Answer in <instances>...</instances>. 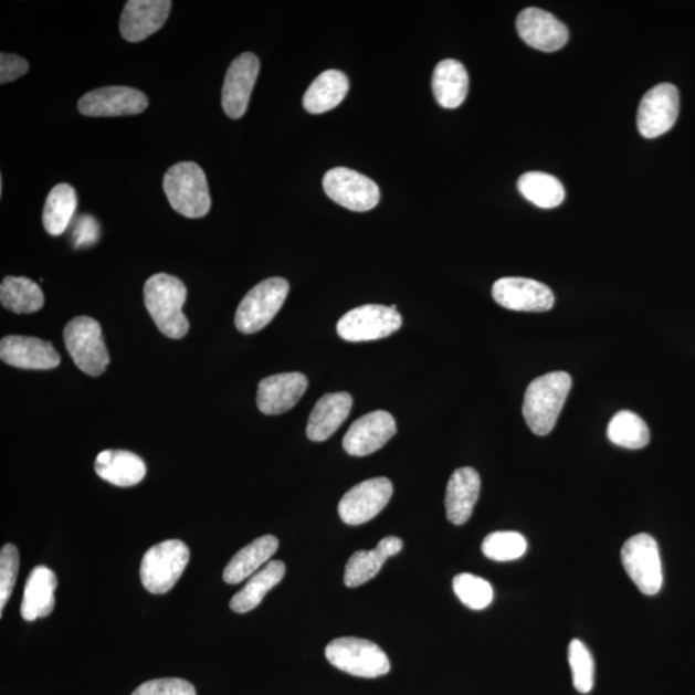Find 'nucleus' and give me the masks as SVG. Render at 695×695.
<instances>
[{
	"label": "nucleus",
	"mask_w": 695,
	"mask_h": 695,
	"mask_svg": "<svg viewBox=\"0 0 695 695\" xmlns=\"http://www.w3.org/2000/svg\"><path fill=\"white\" fill-rule=\"evenodd\" d=\"M621 559L624 571L644 596L659 593L663 585L660 549L654 538L639 534L624 543Z\"/></svg>",
	"instance_id": "nucleus-8"
},
{
	"label": "nucleus",
	"mask_w": 695,
	"mask_h": 695,
	"mask_svg": "<svg viewBox=\"0 0 695 695\" xmlns=\"http://www.w3.org/2000/svg\"><path fill=\"white\" fill-rule=\"evenodd\" d=\"M387 559L388 557L379 546L373 550L355 552L346 566L345 583L348 588H358L369 582L380 572Z\"/></svg>",
	"instance_id": "nucleus-34"
},
{
	"label": "nucleus",
	"mask_w": 695,
	"mask_h": 695,
	"mask_svg": "<svg viewBox=\"0 0 695 695\" xmlns=\"http://www.w3.org/2000/svg\"><path fill=\"white\" fill-rule=\"evenodd\" d=\"M572 387L571 375L559 371L543 375L528 386L523 403V417L536 435L549 434Z\"/></svg>",
	"instance_id": "nucleus-2"
},
{
	"label": "nucleus",
	"mask_w": 695,
	"mask_h": 695,
	"mask_svg": "<svg viewBox=\"0 0 695 695\" xmlns=\"http://www.w3.org/2000/svg\"><path fill=\"white\" fill-rule=\"evenodd\" d=\"M308 388L306 375L286 372L264 378L257 386L256 404L264 415L291 411Z\"/></svg>",
	"instance_id": "nucleus-18"
},
{
	"label": "nucleus",
	"mask_w": 695,
	"mask_h": 695,
	"mask_svg": "<svg viewBox=\"0 0 695 695\" xmlns=\"http://www.w3.org/2000/svg\"><path fill=\"white\" fill-rule=\"evenodd\" d=\"M324 190L334 202L351 212H369L380 200L378 185L348 168H334L327 171L324 177Z\"/></svg>",
	"instance_id": "nucleus-10"
},
{
	"label": "nucleus",
	"mask_w": 695,
	"mask_h": 695,
	"mask_svg": "<svg viewBox=\"0 0 695 695\" xmlns=\"http://www.w3.org/2000/svg\"><path fill=\"white\" fill-rule=\"evenodd\" d=\"M77 208L76 192L72 186L60 183L53 187L45 200L43 224L52 236H60L72 223Z\"/></svg>",
	"instance_id": "nucleus-30"
},
{
	"label": "nucleus",
	"mask_w": 695,
	"mask_h": 695,
	"mask_svg": "<svg viewBox=\"0 0 695 695\" xmlns=\"http://www.w3.org/2000/svg\"><path fill=\"white\" fill-rule=\"evenodd\" d=\"M0 358L23 370H52L61 364L52 343L21 335H10L0 341Z\"/></svg>",
	"instance_id": "nucleus-19"
},
{
	"label": "nucleus",
	"mask_w": 695,
	"mask_h": 695,
	"mask_svg": "<svg viewBox=\"0 0 695 695\" xmlns=\"http://www.w3.org/2000/svg\"><path fill=\"white\" fill-rule=\"evenodd\" d=\"M325 655L334 667L358 677L375 678L390 671L388 655L370 640L335 639L326 646Z\"/></svg>",
	"instance_id": "nucleus-4"
},
{
	"label": "nucleus",
	"mask_w": 695,
	"mask_h": 695,
	"mask_svg": "<svg viewBox=\"0 0 695 695\" xmlns=\"http://www.w3.org/2000/svg\"><path fill=\"white\" fill-rule=\"evenodd\" d=\"M148 106L145 93L129 87H105L84 95L77 108L84 116L114 117L144 113Z\"/></svg>",
	"instance_id": "nucleus-16"
},
{
	"label": "nucleus",
	"mask_w": 695,
	"mask_h": 695,
	"mask_svg": "<svg viewBox=\"0 0 695 695\" xmlns=\"http://www.w3.org/2000/svg\"><path fill=\"white\" fill-rule=\"evenodd\" d=\"M96 473L119 487H131L144 481L147 468L143 459L124 450H106L96 459Z\"/></svg>",
	"instance_id": "nucleus-24"
},
{
	"label": "nucleus",
	"mask_w": 695,
	"mask_h": 695,
	"mask_svg": "<svg viewBox=\"0 0 695 695\" xmlns=\"http://www.w3.org/2000/svg\"><path fill=\"white\" fill-rule=\"evenodd\" d=\"M379 548L382 552L386 554L388 558L397 556L398 552H401L403 549V541L401 538L389 536L382 538V540L378 544Z\"/></svg>",
	"instance_id": "nucleus-41"
},
{
	"label": "nucleus",
	"mask_w": 695,
	"mask_h": 695,
	"mask_svg": "<svg viewBox=\"0 0 695 695\" xmlns=\"http://www.w3.org/2000/svg\"><path fill=\"white\" fill-rule=\"evenodd\" d=\"M0 301L13 314L30 315L44 306V294L34 281L10 276L0 285Z\"/></svg>",
	"instance_id": "nucleus-29"
},
{
	"label": "nucleus",
	"mask_w": 695,
	"mask_h": 695,
	"mask_svg": "<svg viewBox=\"0 0 695 695\" xmlns=\"http://www.w3.org/2000/svg\"><path fill=\"white\" fill-rule=\"evenodd\" d=\"M432 87L442 107L462 106L468 91V75L462 62L451 59L440 62L433 73Z\"/></svg>",
	"instance_id": "nucleus-27"
},
{
	"label": "nucleus",
	"mask_w": 695,
	"mask_h": 695,
	"mask_svg": "<svg viewBox=\"0 0 695 695\" xmlns=\"http://www.w3.org/2000/svg\"><path fill=\"white\" fill-rule=\"evenodd\" d=\"M569 666H571L573 686L582 694L591 692L593 676H596V665L590 651L580 640H572L568 650Z\"/></svg>",
	"instance_id": "nucleus-36"
},
{
	"label": "nucleus",
	"mask_w": 695,
	"mask_h": 695,
	"mask_svg": "<svg viewBox=\"0 0 695 695\" xmlns=\"http://www.w3.org/2000/svg\"><path fill=\"white\" fill-rule=\"evenodd\" d=\"M278 540L275 536L265 535L241 549L223 572V580L230 585L240 583L260 571V568L275 556Z\"/></svg>",
	"instance_id": "nucleus-25"
},
{
	"label": "nucleus",
	"mask_w": 695,
	"mask_h": 695,
	"mask_svg": "<svg viewBox=\"0 0 695 695\" xmlns=\"http://www.w3.org/2000/svg\"><path fill=\"white\" fill-rule=\"evenodd\" d=\"M286 567L281 560H273L250 577L245 588L230 601V608L236 613H248L260 606L268 591L283 581Z\"/></svg>",
	"instance_id": "nucleus-28"
},
{
	"label": "nucleus",
	"mask_w": 695,
	"mask_h": 695,
	"mask_svg": "<svg viewBox=\"0 0 695 695\" xmlns=\"http://www.w3.org/2000/svg\"><path fill=\"white\" fill-rule=\"evenodd\" d=\"M678 107L681 98L675 85H655L639 106L636 123L640 135L647 139L665 135L677 120Z\"/></svg>",
	"instance_id": "nucleus-12"
},
{
	"label": "nucleus",
	"mask_w": 695,
	"mask_h": 695,
	"mask_svg": "<svg viewBox=\"0 0 695 695\" xmlns=\"http://www.w3.org/2000/svg\"><path fill=\"white\" fill-rule=\"evenodd\" d=\"M190 561V549L179 540H168L152 546L140 565V581L145 589L162 596L181 579Z\"/></svg>",
	"instance_id": "nucleus-5"
},
{
	"label": "nucleus",
	"mask_w": 695,
	"mask_h": 695,
	"mask_svg": "<svg viewBox=\"0 0 695 695\" xmlns=\"http://www.w3.org/2000/svg\"><path fill=\"white\" fill-rule=\"evenodd\" d=\"M260 69V60L253 53L241 54L232 61L222 89L223 110L231 119L245 115Z\"/></svg>",
	"instance_id": "nucleus-15"
},
{
	"label": "nucleus",
	"mask_w": 695,
	"mask_h": 695,
	"mask_svg": "<svg viewBox=\"0 0 695 695\" xmlns=\"http://www.w3.org/2000/svg\"><path fill=\"white\" fill-rule=\"evenodd\" d=\"M608 439L617 446L640 450L651 441L650 428L631 411H620L608 425Z\"/></svg>",
	"instance_id": "nucleus-32"
},
{
	"label": "nucleus",
	"mask_w": 695,
	"mask_h": 695,
	"mask_svg": "<svg viewBox=\"0 0 695 695\" xmlns=\"http://www.w3.org/2000/svg\"><path fill=\"white\" fill-rule=\"evenodd\" d=\"M396 433L397 424L392 413L373 411L350 425L343 440V447L350 456L364 457L385 447Z\"/></svg>",
	"instance_id": "nucleus-13"
},
{
	"label": "nucleus",
	"mask_w": 695,
	"mask_h": 695,
	"mask_svg": "<svg viewBox=\"0 0 695 695\" xmlns=\"http://www.w3.org/2000/svg\"><path fill=\"white\" fill-rule=\"evenodd\" d=\"M20 566L19 550L12 544L3 546L0 551V615L12 596Z\"/></svg>",
	"instance_id": "nucleus-37"
},
{
	"label": "nucleus",
	"mask_w": 695,
	"mask_h": 695,
	"mask_svg": "<svg viewBox=\"0 0 695 695\" xmlns=\"http://www.w3.org/2000/svg\"><path fill=\"white\" fill-rule=\"evenodd\" d=\"M519 192L538 208H557L565 201L566 190L559 179L541 171H529L518 181Z\"/></svg>",
	"instance_id": "nucleus-31"
},
{
	"label": "nucleus",
	"mask_w": 695,
	"mask_h": 695,
	"mask_svg": "<svg viewBox=\"0 0 695 695\" xmlns=\"http://www.w3.org/2000/svg\"><path fill=\"white\" fill-rule=\"evenodd\" d=\"M29 72L27 60L15 56V54H0V83H11Z\"/></svg>",
	"instance_id": "nucleus-40"
},
{
	"label": "nucleus",
	"mask_w": 695,
	"mask_h": 695,
	"mask_svg": "<svg viewBox=\"0 0 695 695\" xmlns=\"http://www.w3.org/2000/svg\"><path fill=\"white\" fill-rule=\"evenodd\" d=\"M481 494V476L473 467H460L447 484V519L455 526H463L471 519L474 506Z\"/></svg>",
	"instance_id": "nucleus-21"
},
{
	"label": "nucleus",
	"mask_w": 695,
	"mask_h": 695,
	"mask_svg": "<svg viewBox=\"0 0 695 695\" xmlns=\"http://www.w3.org/2000/svg\"><path fill=\"white\" fill-rule=\"evenodd\" d=\"M498 306L518 312H546L552 308L556 296L551 288L538 281L523 277H504L492 287Z\"/></svg>",
	"instance_id": "nucleus-14"
},
{
	"label": "nucleus",
	"mask_w": 695,
	"mask_h": 695,
	"mask_svg": "<svg viewBox=\"0 0 695 695\" xmlns=\"http://www.w3.org/2000/svg\"><path fill=\"white\" fill-rule=\"evenodd\" d=\"M519 36L533 49L543 52H556L568 42L569 33L564 22L556 15L540 10V8H526L517 19Z\"/></svg>",
	"instance_id": "nucleus-17"
},
{
	"label": "nucleus",
	"mask_w": 695,
	"mask_h": 695,
	"mask_svg": "<svg viewBox=\"0 0 695 695\" xmlns=\"http://www.w3.org/2000/svg\"><path fill=\"white\" fill-rule=\"evenodd\" d=\"M131 695H197V689L183 678L166 677L139 685Z\"/></svg>",
	"instance_id": "nucleus-38"
},
{
	"label": "nucleus",
	"mask_w": 695,
	"mask_h": 695,
	"mask_svg": "<svg viewBox=\"0 0 695 695\" xmlns=\"http://www.w3.org/2000/svg\"><path fill=\"white\" fill-rule=\"evenodd\" d=\"M452 586L459 600L473 611L486 609L494 600L492 585L482 577L471 573L457 575Z\"/></svg>",
	"instance_id": "nucleus-35"
},
{
	"label": "nucleus",
	"mask_w": 695,
	"mask_h": 695,
	"mask_svg": "<svg viewBox=\"0 0 695 695\" xmlns=\"http://www.w3.org/2000/svg\"><path fill=\"white\" fill-rule=\"evenodd\" d=\"M528 545L525 537L512 530L489 534L482 544V551L491 560L512 561L525 556Z\"/></svg>",
	"instance_id": "nucleus-33"
},
{
	"label": "nucleus",
	"mask_w": 695,
	"mask_h": 695,
	"mask_svg": "<svg viewBox=\"0 0 695 695\" xmlns=\"http://www.w3.org/2000/svg\"><path fill=\"white\" fill-rule=\"evenodd\" d=\"M74 248L83 249L95 245L99 239V224L91 215H82L76 220L74 233Z\"/></svg>",
	"instance_id": "nucleus-39"
},
{
	"label": "nucleus",
	"mask_w": 695,
	"mask_h": 695,
	"mask_svg": "<svg viewBox=\"0 0 695 695\" xmlns=\"http://www.w3.org/2000/svg\"><path fill=\"white\" fill-rule=\"evenodd\" d=\"M64 339L74 364L91 377H99L110 365L103 330L96 319L88 316L72 319L65 327Z\"/></svg>",
	"instance_id": "nucleus-7"
},
{
	"label": "nucleus",
	"mask_w": 695,
	"mask_h": 695,
	"mask_svg": "<svg viewBox=\"0 0 695 695\" xmlns=\"http://www.w3.org/2000/svg\"><path fill=\"white\" fill-rule=\"evenodd\" d=\"M148 314L158 329L170 339H182L190 330L189 319L183 315L187 288L181 280L158 273L147 280L144 288Z\"/></svg>",
	"instance_id": "nucleus-1"
},
{
	"label": "nucleus",
	"mask_w": 695,
	"mask_h": 695,
	"mask_svg": "<svg viewBox=\"0 0 695 695\" xmlns=\"http://www.w3.org/2000/svg\"><path fill=\"white\" fill-rule=\"evenodd\" d=\"M57 589V577L52 569L38 566L30 572L23 591L21 603L22 619L33 622L36 619L49 617L56 606L54 592Z\"/></svg>",
	"instance_id": "nucleus-23"
},
{
	"label": "nucleus",
	"mask_w": 695,
	"mask_h": 695,
	"mask_svg": "<svg viewBox=\"0 0 695 695\" xmlns=\"http://www.w3.org/2000/svg\"><path fill=\"white\" fill-rule=\"evenodd\" d=\"M351 406L354 398L347 392L329 393L319 398L308 420V439L314 442L329 440L347 420Z\"/></svg>",
	"instance_id": "nucleus-22"
},
{
	"label": "nucleus",
	"mask_w": 695,
	"mask_h": 695,
	"mask_svg": "<svg viewBox=\"0 0 695 695\" xmlns=\"http://www.w3.org/2000/svg\"><path fill=\"white\" fill-rule=\"evenodd\" d=\"M162 189L177 213L192 218L206 217L212 208L208 179L197 162L182 161L164 176Z\"/></svg>",
	"instance_id": "nucleus-3"
},
{
	"label": "nucleus",
	"mask_w": 695,
	"mask_h": 695,
	"mask_svg": "<svg viewBox=\"0 0 695 695\" xmlns=\"http://www.w3.org/2000/svg\"><path fill=\"white\" fill-rule=\"evenodd\" d=\"M392 495L393 484L385 476L359 483L340 499V518L349 526L364 525L385 509Z\"/></svg>",
	"instance_id": "nucleus-11"
},
{
	"label": "nucleus",
	"mask_w": 695,
	"mask_h": 695,
	"mask_svg": "<svg viewBox=\"0 0 695 695\" xmlns=\"http://www.w3.org/2000/svg\"><path fill=\"white\" fill-rule=\"evenodd\" d=\"M349 91L348 77L339 70H327L309 85L303 106L309 114H324L339 106Z\"/></svg>",
	"instance_id": "nucleus-26"
},
{
	"label": "nucleus",
	"mask_w": 695,
	"mask_h": 695,
	"mask_svg": "<svg viewBox=\"0 0 695 695\" xmlns=\"http://www.w3.org/2000/svg\"><path fill=\"white\" fill-rule=\"evenodd\" d=\"M173 3L169 0H130L124 7L120 33L130 43L143 42L167 22Z\"/></svg>",
	"instance_id": "nucleus-20"
},
{
	"label": "nucleus",
	"mask_w": 695,
	"mask_h": 695,
	"mask_svg": "<svg viewBox=\"0 0 695 695\" xmlns=\"http://www.w3.org/2000/svg\"><path fill=\"white\" fill-rule=\"evenodd\" d=\"M401 326L402 317L397 310L381 304H366L347 312L339 319L337 331L347 341H372L390 337Z\"/></svg>",
	"instance_id": "nucleus-9"
},
{
	"label": "nucleus",
	"mask_w": 695,
	"mask_h": 695,
	"mask_svg": "<svg viewBox=\"0 0 695 695\" xmlns=\"http://www.w3.org/2000/svg\"><path fill=\"white\" fill-rule=\"evenodd\" d=\"M291 286L285 278L272 277L262 281L242 299L234 317L238 330L255 334L264 329L283 308Z\"/></svg>",
	"instance_id": "nucleus-6"
}]
</instances>
